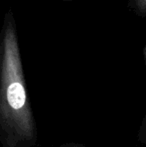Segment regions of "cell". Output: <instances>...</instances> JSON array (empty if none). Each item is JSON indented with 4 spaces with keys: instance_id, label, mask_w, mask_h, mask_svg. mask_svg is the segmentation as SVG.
I'll use <instances>...</instances> for the list:
<instances>
[{
    "instance_id": "cell-1",
    "label": "cell",
    "mask_w": 146,
    "mask_h": 147,
    "mask_svg": "<svg viewBox=\"0 0 146 147\" xmlns=\"http://www.w3.org/2000/svg\"><path fill=\"white\" fill-rule=\"evenodd\" d=\"M3 59L0 71V144L2 147H34L36 121L28 98L26 82L12 10L2 27Z\"/></svg>"
},
{
    "instance_id": "cell-2",
    "label": "cell",
    "mask_w": 146,
    "mask_h": 147,
    "mask_svg": "<svg viewBox=\"0 0 146 147\" xmlns=\"http://www.w3.org/2000/svg\"><path fill=\"white\" fill-rule=\"evenodd\" d=\"M128 6L136 15L146 16V0H128Z\"/></svg>"
},
{
    "instance_id": "cell-3",
    "label": "cell",
    "mask_w": 146,
    "mask_h": 147,
    "mask_svg": "<svg viewBox=\"0 0 146 147\" xmlns=\"http://www.w3.org/2000/svg\"><path fill=\"white\" fill-rule=\"evenodd\" d=\"M137 140L139 143L142 145L146 146V113L143 117L141 124L138 128V132H137Z\"/></svg>"
},
{
    "instance_id": "cell-4",
    "label": "cell",
    "mask_w": 146,
    "mask_h": 147,
    "mask_svg": "<svg viewBox=\"0 0 146 147\" xmlns=\"http://www.w3.org/2000/svg\"><path fill=\"white\" fill-rule=\"evenodd\" d=\"M2 59H3V36L1 32L0 33V71H1Z\"/></svg>"
},
{
    "instance_id": "cell-5",
    "label": "cell",
    "mask_w": 146,
    "mask_h": 147,
    "mask_svg": "<svg viewBox=\"0 0 146 147\" xmlns=\"http://www.w3.org/2000/svg\"><path fill=\"white\" fill-rule=\"evenodd\" d=\"M60 147H87L83 144H79V143H67L64 145H61Z\"/></svg>"
},
{
    "instance_id": "cell-6",
    "label": "cell",
    "mask_w": 146,
    "mask_h": 147,
    "mask_svg": "<svg viewBox=\"0 0 146 147\" xmlns=\"http://www.w3.org/2000/svg\"><path fill=\"white\" fill-rule=\"evenodd\" d=\"M144 54H145V57H146V47H145V49H144Z\"/></svg>"
},
{
    "instance_id": "cell-7",
    "label": "cell",
    "mask_w": 146,
    "mask_h": 147,
    "mask_svg": "<svg viewBox=\"0 0 146 147\" xmlns=\"http://www.w3.org/2000/svg\"><path fill=\"white\" fill-rule=\"evenodd\" d=\"M61 1H72V0H61Z\"/></svg>"
}]
</instances>
